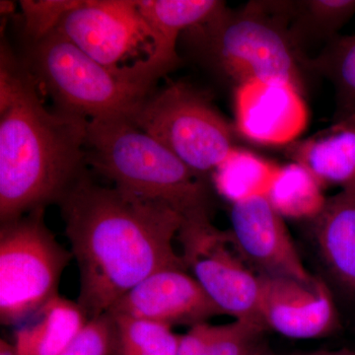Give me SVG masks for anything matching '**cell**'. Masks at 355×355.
I'll use <instances>...</instances> for the list:
<instances>
[{
	"label": "cell",
	"mask_w": 355,
	"mask_h": 355,
	"mask_svg": "<svg viewBox=\"0 0 355 355\" xmlns=\"http://www.w3.org/2000/svg\"><path fill=\"white\" fill-rule=\"evenodd\" d=\"M58 205L80 272L77 303L89 320L153 273L186 268L173 245L184 218L167 203L100 186L86 174Z\"/></svg>",
	"instance_id": "6da1fadb"
},
{
	"label": "cell",
	"mask_w": 355,
	"mask_h": 355,
	"mask_svg": "<svg viewBox=\"0 0 355 355\" xmlns=\"http://www.w3.org/2000/svg\"><path fill=\"white\" fill-rule=\"evenodd\" d=\"M87 119L51 111L27 67L2 49L0 64V222L60 203L86 175Z\"/></svg>",
	"instance_id": "7a4b0ae2"
},
{
	"label": "cell",
	"mask_w": 355,
	"mask_h": 355,
	"mask_svg": "<svg viewBox=\"0 0 355 355\" xmlns=\"http://www.w3.org/2000/svg\"><path fill=\"white\" fill-rule=\"evenodd\" d=\"M289 1L226 4L182 35L202 64L238 87L251 80L292 83L303 92L306 58L288 29Z\"/></svg>",
	"instance_id": "3957f363"
},
{
	"label": "cell",
	"mask_w": 355,
	"mask_h": 355,
	"mask_svg": "<svg viewBox=\"0 0 355 355\" xmlns=\"http://www.w3.org/2000/svg\"><path fill=\"white\" fill-rule=\"evenodd\" d=\"M27 69L57 109L88 121H132L160 79L144 60L127 67L100 64L57 30L32 44Z\"/></svg>",
	"instance_id": "277c9868"
},
{
	"label": "cell",
	"mask_w": 355,
	"mask_h": 355,
	"mask_svg": "<svg viewBox=\"0 0 355 355\" xmlns=\"http://www.w3.org/2000/svg\"><path fill=\"white\" fill-rule=\"evenodd\" d=\"M85 154L116 188L167 203L184 219L209 214L202 177L130 121H89Z\"/></svg>",
	"instance_id": "5b68a950"
},
{
	"label": "cell",
	"mask_w": 355,
	"mask_h": 355,
	"mask_svg": "<svg viewBox=\"0 0 355 355\" xmlns=\"http://www.w3.org/2000/svg\"><path fill=\"white\" fill-rule=\"evenodd\" d=\"M44 209L33 210L0 227V320L20 324L58 295L72 253L55 239Z\"/></svg>",
	"instance_id": "8992f818"
},
{
	"label": "cell",
	"mask_w": 355,
	"mask_h": 355,
	"mask_svg": "<svg viewBox=\"0 0 355 355\" xmlns=\"http://www.w3.org/2000/svg\"><path fill=\"white\" fill-rule=\"evenodd\" d=\"M132 123L200 177L212 174L235 148L227 121L188 83H170L153 92Z\"/></svg>",
	"instance_id": "52a82bcc"
},
{
	"label": "cell",
	"mask_w": 355,
	"mask_h": 355,
	"mask_svg": "<svg viewBox=\"0 0 355 355\" xmlns=\"http://www.w3.org/2000/svg\"><path fill=\"white\" fill-rule=\"evenodd\" d=\"M178 239L187 270L224 315L266 329L260 314V275L247 266L230 231L209 214L184 219Z\"/></svg>",
	"instance_id": "ba28073f"
},
{
	"label": "cell",
	"mask_w": 355,
	"mask_h": 355,
	"mask_svg": "<svg viewBox=\"0 0 355 355\" xmlns=\"http://www.w3.org/2000/svg\"><path fill=\"white\" fill-rule=\"evenodd\" d=\"M57 31L109 67H120L140 51H144L146 58L153 51V35L137 1L84 0L65 14Z\"/></svg>",
	"instance_id": "9c48e42d"
},
{
	"label": "cell",
	"mask_w": 355,
	"mask_h": 355,
	"mask_svg": "<svg viewBox=\"0 0 355 355\" xmlns=\"http://www.w3.org/2000/svg\"><path fill=\"white\" fill-rule=\"evenodd\" d=\"M233 239L245 260L260 268L261 275L289 277L313 284L291 233L268 198L258 197L232 205L230 212Z\"/></svg>",
	"instance_id": "30bf717a"
},
{
	"label": "cell",
	"mask_w": 355,
	"mask_h": 355,
	"mask_svg": "<svg viewBox=\"0 0 355 355\" xmlns=\"http://www.w3.org/2000/svg\"><path fill=\"white\" fill-rule=\"evenodd\" d=\"M186 268H170L149 275L109 310L173 327L196 326L224 315Z\"/></svg>",
	"instance_id": "8fae6325"
},
{
	"label": "cell",
	"mask_w": 355,
	"mask_h": 355,
	"mask_svg": "<svg viewBox=\"0 0 355 355\" xmlns=\"http://www.w3.org/2000/svg\"><path fill=\"white\" fill-rule=\"evenodd\" d=\"M236 128L263 146L292 144L309 121L303 92L292 83L251 80L236 87Z\"/></svg>",
	"instance_id": "7c38bea8"
},
{
	"label": "cell",
	"mask_w": 355,
	"mask_h": 355,
	"mask_svg": "<svg viewBox=\"0 0 355 355\" xmlns=\"http://www.w3.org/2000/svg\"><path fill=\"white\" fill-rule=\"evenodd\" d=\"M259 306L266 329L294 340L322 338L338 324L335 303L321 279L308 284L261 275Z\"/></svg>",
	"instance_id": "4fadbf2b"
},
{
	"label": "cell",
	"mask_w": 355,
	"mask_h": 355,
	"mask_svg": "<svg viewBox=\"0 0 355 355\" xmlns=\"http://www.w3.org/2000/svg\"><path fill=\"white\" fill-rule=\"evenodd\" d=\"M223 1L216 0H139L141 14L153 35V51L144 64L159 77L179 67L177 46L187 30L207 19Z\"/></svg>",
	"instance_id": "5bb4252c"
},
{
	"label": "cell",
	"mask_w": 355,
	"mask_h": 355,
	"mask_svg": "<svg viewBox=\"0 0 355 355\" xmlns=\"http://www.w3.org/2000/svg\"><path fill=\"white\" fill-rule=\"evenodd\" d=\"M288 155L304 166L322 187L355 190V114L343 113L331 127L294 142Z\"/></svg>",
	"instance_id": "9a60e30c"
},
{
	"label": "cell",
	"mask_w": 355,
	"mask_h": 355,
	"mask_svg": "<svg viewBox=\"0 0 355 355\" xmlns=\"http://www.w3.org/2000/svg\"><path fill=\"white\" fill-rule=\"evenodd\" d=\"M315 236L329 270L355 295V190L327 200L315 219Z\"/></svg>",
	"instance_id": "2e32d148"
},
{
	"label": "cell",
	"mask_w": 355,
	"mask_h": 355,
	"mask_svg": "<svg viewBox=\"0 0 355 355\" xmlns=\"http://www.w3.org/2000/svg\"><path fill=\"white\" fill-rule=\"evenodd\" d=\"M88 320L78 303L55 296L21 323L14 347L18 355H60Z\"/></svg>",
	"instance_id": "e0dca14e"
},
{
	"label": "cell",
	"mask_w": 355,
	"mask_h": 355,
	"mask_svg": "<svg viewBox=\"0 0 355 355\" xmlns=\"http://www.w3.org/2000/svg\"><path fill=\"white\" fill-rule=\"evenodd\" d=\"M279 169L272 161L235 147L212 173V181L219 195L235 205L266 198Z\"/></svg>",
	"instance_id": "ac0fdd59"
},
{
	"label": "cell",
	"mask_w": 355,
	"mask_h": 355,
	"mask_svg": "<svg viewBox=\"0 0 355 355\" xmlns=\"http://www.w3.org/2000/svg\"><path fill=\"white\" fill-rule=\"evenodd\" d=\"M354 14L355 0L289 1V32L304 55L306 44L318 42L328 44L338 37V31Z\"/></svg>",
	"instance_id": "d6986e66"
},
{
	"label": "cell",
	"mask_w": 355,
	"mask_h": 355,
	"mask_svg": "<svg viewBox=\"0 0 355 355\" xmlns=\"http://www.w3.org/2000/svg\"><path fill=\"white\" fill-rule=\"evenodd\" d=\"M266 198L280 216L291 219L315 220L327 203L322 184L296 162L279 166Z\"/></svg>",
	"instance_id": "ffe728a7"
},
{
	"label": "cell",
	"mask_w": 355,
	"mask_h": 355,
	"mask_svg": "<svg viewBox=\"0 0 355 355\" xmlns=\"http://www.w3.org/2000/svg\"><path fill=\"white\" fill-rule=\"evenodd\" d=\"M265 329L248 322L200 323L182 336L177 355H249L260 343Z\"/></svg>",
	"instance_id": "44dd1931"
},
{
	"label": "cell",
	"mask_w": 355,
	"mask_h": 355,
	"mask_svg": "<svg viewBox=\"0 0 355 355\" xmlns=\"http://www.w3.org/2000/svg\"><path fill=\"white\" fill-rule=\"evenodd\" d=\"M305 69L326 77L335 85L343 113L355 114V35L338 36L314 58H307Z\"/></svg>",
	"instance_id": "7402d4cb"
},
{
	"label": "cell",
	"mask_w": 355,
	"mask_h": 355,
	"mask_svg": "<svg viewBox=\"0 0 355 355\" xmlns=\"http://www.w3.org/2000/svg\"><path fill=\"white\" fill-rule=\"evenodd\" d=\"M112 315V314H111ZM118 335V355H177L182 336L167 324L112 315Z\"/></svg>",
	"instance_id": "603a6c76"
},
{
	"label": "cell",
	"mask_w": 355,
	"mask_h": 355,
	"mask_svg": "<svg viewBox=\"0 0 355 355\" xmlns=\"http://www.w3.org/2000/svg\"><path fill=\"white\" fill-rule=\"evenodd\" d=\"M83 0H22L23 28L32 44L38 43L57 30L65 14Z\"/></svg>",
	"instance_id": "cb8c5ba5"
},
{
	"label": "cell",
	"mask_w": 355,
	"mask_h": 355,
	"mask_svg": "<svg viewBox=\"0 0 355 355\" xmlns=\"http://www.w3.org/2000/svg\"><path fill=\"white\" fill-rule=\"evenodd\" d=\"M118 352L116 323L110 313L88 320L60 355H112Z\"/></svg>",
	"instance_id": "d4e9b609"
},
{
	"label": "cell",
	"mask_w": 355,
	"mask_h": 355,
	"mask_svg": "<svg viewBox=\"0 0 355 355\" xmlns=\"http://www.w3.org/2000/svg\"><path fill=\"white\" fill-rule=\"evenodd\" d=\"M293 355H355V352H350L349 349L333 350H320V352H310V354H293Z\"/></svg>",
	"instance_id": "484cf974"
},
{
	"label": "cell",
	"mask_w": 355,
	"mask_h": 355,
	"mask_svg": "<svg viewBox=\"0 0 355 355\" xmlns=\"http://www.w3.org/2000/svg\"><path fill=\"white\" fill-rule=\"evenodd\" d=\"M0 355H18L14 345L1 338L0 340Z\"/></svg>",
	"instance_id": "4316f807"
},
{
	"label": "cell",
	"mask_w": 355,
	"mask_h": 355,
	"mask_svg": "<svg viewBox=\"0 0 355 355\" xmlns=\"http://www.w3.org/2000/svg\"><path fill=\"white\" fill-rule=\"evenodd\" d=\"M249 355H279L275 354L272 350L268 349L266 345H260L258 347H256Z\"/></svg>",
	"instance_id": "83f0119b"
},
{
	"label": "cell",
	"mask_w": 355,
	"mask_h": 355,
	"mask_svg": "<svg viewBox=\"0 0 355 355\" xmlns=\"http://www.w3.org/2000/svg\"><path fill=\"white\" fill-rule=\"evenodd\" d=\"M1 13H11L13 12L14 3L11 1H1Z\"/></svg>",
	"instance_id": "f1b7e54d"
}]
</instances>
